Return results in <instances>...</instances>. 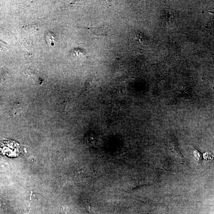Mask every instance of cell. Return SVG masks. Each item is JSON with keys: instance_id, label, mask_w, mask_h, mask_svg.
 Wrapping results in <instances>:
<instances>
[{"instance_id": "4", "label": "cell", "mask_w": 214, "mask_h": 214, "mask_svg": "<svg viewBox=\"0 0 214 214\" xmlns=\"http://www.w3.org/2000/svg\"><path fill=\"white\" fill-rule=\"evenodd\" d=\"M204 158L206 160H212L214 158L213 153L211 152H206L204 154Z\"/></svg>"}, {"instance_id": "5", "label": "cell", "mask_w": 214, "mask_h": 214, "mask_svg": "<svg viewBox=\"0 0 214 214\" xmlns=\"http://www.w3.org/2000/svg\"><path fill=\"white\" fill-rule=\"evenodd\" d=\"M89 210H90V214H96V213L95 212H94V210H93L92 208H89Z\"/></svg>"}, {"instance_id": "1", "label": "cell", "mask_w": 214, "mask_h": 214, "mask_svg": "<svg viewBox=\"0 0 214 214\" xmlns=\"http://www.w3.org/2000/svg\"><path fill=\"white\" fill-rule=\"evenodd\" d=\"M92 29L93 30V34L94 38H99L107 36L106 30L104 27H97Z\"/></svg>"}, {"instance_id": "2", "label": "cell", "mask_w": 214, "mask_h": 214, "mask_svg": "<svg viewBox=\"0 0 214 214\" xmlns=\"http://www.w3.org/2000/svg\"><path fill=\"white\" fill-rule=\"evenodd\" d=\"M55 35L53 33L49 32L46 35V42L50 46H53L55 42Z\"/></svg>"}, {"instance_id": "3", "label": "cell", "mask_w": 214, "mask_h": 214, "mask_svg": "<svg viewBox=\"0 0 214 214\" xmlns=\"http://www.w3.org/2000/svg\"><path fill=\"white\" fill-rule=\"evenodd\" d=\"M194 155L195 159L196 161L199 164H201V162H202V157H201V153L197 150H196L194 152Z\"/></svg>"}]
</instances>
